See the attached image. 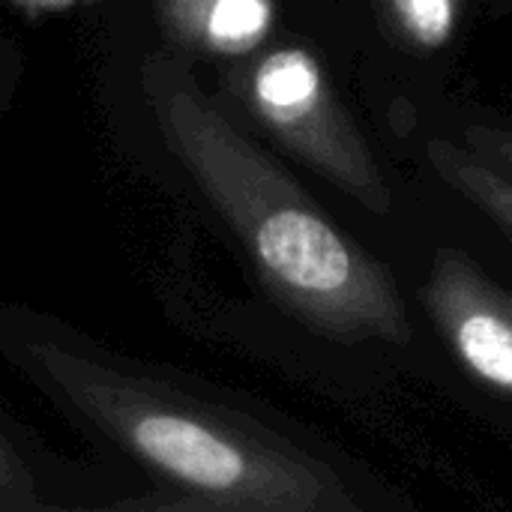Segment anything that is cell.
<instances>
[{
    "label": "cell",
    "mask_w": 512,
    "mask_h": 512,
    "mask_svg": "<svg viewBox=\"0 0 512 512\" xmlns=\"http://www.w3.org/2000/svg\"><path fill=\"white\" fill-rule=\"evenodd\" d=\"M465 147H471L486 162L498 165L501 171L512 174V129L501 126H468Z\"/></svg>",
    "instance_id": "obj_9"
},
{
    "label": "cell",
    "mask_w": 512,
    "mask_h": 512,
    "mask_svg": "<svg viewBox=\"0 0 512 512\" xmlns=\"http://www.w3.org/2000/svg\"><path fill=\"white\" fill-rule=\"evenodd\" d=\"M0 360L99 453L153 483L126 512L357 510L294 441L45 309L0 297Z\"/></svg>",
    "instance_id": "obj_1"
},
{
    "label": "cell",
    "mask_w": 512,
    "mask_h": 512,
    "mask_svg": "<svg viewBox=\"0 0 512 512\" xmlns=\"http://www.w3.org/2000/svg\"><path fill=\"white\" fill-rule=\"evenodd\" d=\"M219 90L333 186L375 216L393 213V192L336 99L321 63L300 45L261 48L219 69Z\"/></svg>",
    "instance_id": "obj_3"
},
{
    "label": "cell",
    "mask_w": 512,
    "mask_h": 512,
    "mask_svg": "<svg viewBox=\"0 0 512 512\" xmlns=\"http://www.w3.org/2000/svg\"><path fill=\"white\" fill-rule=\"evenodd\" d=\"M21 75H24V48L12 36V30L0 24V120L21 87Z\"/></svg>",
    "instance_id": "obj_10"
},
{
    "label": "cell",
    "mask_w": 512,
    "mask_h": 512,
    "mask_svg": "<svg viewBox=\"0 0 512 512\" xmlns=\"http://www.w3.org/2000/svg\"><path fill=\"white\" fill-rule=\"evenodd\" d=\"M423 303L459 363L486 387L512 396V291L459 249H441Z\"/></svg>",
    "instance_id": "obj_4"
},
{
    "label": "cell",
    "mask_w": 512,
    "mask_h": 512,
    "mask_svg": "<svg viewBox=\"0 0 512 512\" xmlns=\"http://www.w3.org/2000/svg\"><path fill=\"white\" fill-rule=\"evenodd\" d=\"M165 48L186 60H240L264 48L273 0H147Z\"/></svg>",
    "instance_id": "obj_6"
},
{
    "label": "cell",
    "mask_w": 512,
    "mask_h": 512,
    "mask_svg": "<svg viewBox=\"0 0 512 512\" xmlns=\"http://www.w3.org/2000/svg\"><path fill=\"white\" fill-rule=\"evenodd\" d=\"M138 93L165 153L225 222L282 306L342 342H411L393 276L240 129L222 99L201 84L192 60L168 48L144 51Z\"/></svg>",
    "instance_id": "obj_2"
},
{
    "label": "cell",
    "mask_w": 512,
    "mask_h": 512,
    "mask_svg": "<svg viewBox=\"0 0 512 512\" xmlns=\"http://www.w3.org/2000/svg\"><path fill=\"white\" fill-rule=\"evenodd\" d=\"M426 159L450 189L492 216L512 240V174L447 138H432L426 144Z\"/></svg>",
    "instance_id": "obj_7"
},
{
    "label": "cell",
    "mask_w": 512,
    "mask_h": 512,
    "mask_svg": "<svg viewBox=\"0 0 512 512\" xmlns=\"http://www.w3.org/2000/svg\"><path fill=\"white\" fill-rule=\"evenodd\" d=\"M114 477L48 453L0 408V512H123Z\"/></svg>",
    "instance_id": "obj_5"
},
{
    "label": "cell",
    "mask_w": 512,
    "mask_h": 512,
    "mask_svg": "<svg viewBox=\"0 0 512 512\" xmlns=\"http://www.w3.org/2000/svg\"><path fill=\"white\" fill-rule=\"evenodd\" d=\"M399 30L420 48H444L462 15L465 0H384Z\"/></svg>",
    "instance_id": "obj_8"
}]
</instances>
